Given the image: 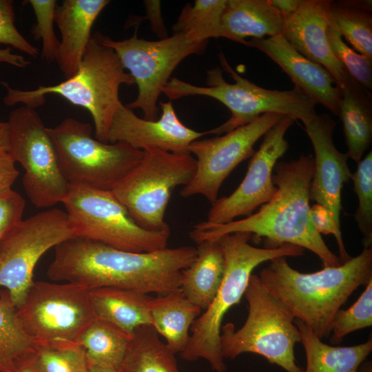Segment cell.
Listing matches in <instances>:
<instances>
[{"label": "cell", "instance_id": "cell-7", "mask_svg": "<svg viewBox=\"0 0 372 372\" xmlns=\"http://www.w3.org/2000/svg\"><path fill=\"white\" fill-rule=\"evenodd\" d=\"M244 296L248 315L243 325L238 329L232 323L221 327L223 358L256 353L287 372H302L294 354L295 345L300 342L301 337L293 315L267 291L257 275L250 276Z\"/></svg>", "mask_w": 372, "mask_h": 372}, {"label": "cell", "instance_id": "cell-43", "mask_svg": "<svg viewBox=\"0 0 372 372\" xmlns=\"http://www.w3.org/2000/svg\"><path fill=\"white\" fill-rule=\"evenodd\" d=\"M275 8L285 19L298 9L300 0H269Z\"/></svg>", "mask_w": 372, "mask_h": 372}, {"label": "cell", "instance_id": "cell-40", "mask_svg": "<svg viewBox=\"0 0 372 372\" xmlns=\"http://www.w3.org/2000/svg\"><path fill=\"white\" fill-rule=\"evenodd\" d=\"M310 216L314 228L320 234H332L335 237L340 263L349 260L351 257L346 250L341 228L337 226L330 211L325 207L316 203L310 208Z\"/></svg>", "mask_w": 372, "mask_h": 372}, {"label": "cell", "instance_id": "cell-39", "mask_svg": "<svg viewBox=\"0 0 372 372\" xmlns=\"http://www.w3.org/2000/svg\"><path fill=\"white\" fill-rule=\"evenodd\" d=\"M25 207L23 196L13 189L0 196V240L23 220Z\"/></svg>", "mask_w": 372, "mask_h": 372}, {"label": "cell", "instance_id": "cell-45", "mask_svg": "<svg viewBox=\"0 0 372 372\" xmlns=\"http://www.w3.org/2000/svg\"><path fill=\"white\" fill-rule=\"evenodd\" d=\"M30 357L19 364L16 372H40L33 364Z\"/></svg>", "mask_w": 372, "mask_h": 372}, {"label": "cell", "instance_id": "cell-15", "mask_svg": "<svg viewBox=\"0 0 372 372\" xmlns=\"http://www.w3.org/2000/svg\"><path fill=\"white\" fill-rule=\"evenodd\" d=\"M284 116L266 113L223 136L193 141L188 151L196 157V172L190 182L180 189V195L183 198L202 195L214 203L230 173L253 156L255 143Z\"/></svg>", "mask_w": 372, "mask_h": 372}, {"label": "cell", "instance_id": "cell-36", "mask_svg": "<svg viewBox=\"0 0 372 372\" xmlns=\"http://www.w3.org/2000/svg\"><path fill=\"white\" fill-rule=\"evenodd\" d=\"M36 17V25L32 30L35 39L42 42L41 58L46 61H56L60 47L54 24L55 10L57 6L55 0H28Z\"/></svg>", "mask_w": 372, "mask_h": 372}, {"label": "cell", "instance_id": "cell-4", "mask_svg": "<svg viewBox=\"0 0 372 372\" xmlns=\"http://www.w3.org/2000/svg\"><path fill=\"white\" fill-rule=\"evenodd\" d=\"M248 232L226 234L217 239L225 258V272L220 287L210 305L194 322L185 349L180 353L187 361L207 360L215 372H225L220 335L225 315L244 296L254 269L262 262L278 257L302 256L304 249L290 244L274 247H256L249 244Z\"/></svg>", "mask_w": 372, "mask_h": 372}, {"label": "cell", "instance_id": "cell-26", "mask_svg": "<svg viewBox=\"0 0 372 372\" xmlns=\"http://www.w3.org/2000/svg\"><path fill=\"white\" fill-rule=\"evenodd\" d=\"M152 326L174 353H181L187 347L189 331L200 315L201 309L192 302L180 289L158 297L149 302Z\"/></svg>", "mask_w": 372, "mask_h": 372}, {"label": "cell", "instance_id": "cell-25", "mask_svg": "<svg viewBox=\"0 0 372 372\" xmlns=\"http://www.w3.org/2000/svg\"><path fill=\"white\" fill-rule=\"evenodd\" d=\"M196 256L182 271L180 290L201 310L213 301L223 278L225 258L218 240L198 243Z\"/></svg>", "mask_w": 372, "mask_h": 372}, {"label": "cell", "instance_id": "cell-44", "mask_svg": "<svg viewBox=\"0 0 372 372\" xmlns=\"http://www.w3.org/2000/svg\"><path fill=\"white\" fill-rule=\"evenodd\" d=\"M9 147V127L8 122L0 121V153L8 152Z\"/></svg>", "mask_w": 372, "mask_h": 372}, {"label": "cell", "instance_id": "cell-35", "mask_svg": "<svg viewBox=\"0 0 372 372\" xmlns=\"http://www.w3.org/2000/svg\"><path fill=\"white\" fill-rule=\"evenodd\" d=\"M372 326V280L348 309L338 310L331 328L330 342L339 344L348 334Z\"/></svg>", "mask_w": 372, "mask_h": 372}, {"label": "cell", "instance_id": "cell-31", "mask_svg": "<svg viewBox=\"0 0 372 372\" xmlns=\"http://www.w3.org/2000/svg\"><path fill=\"white\" fill-rule=\"evenodd\" d=\"M34 346L25 333L17 308L6 290L0 294V372H16L33 353Z\"/></svg>", "mask_w": 372, "mask_h": 372}, {"label": "cell", "instance_id": "cell-17", "mask_svg": "<svg viewBox=\"0 0 372 372\" xmlns=\"http://www.w3.org/2000/svg\"><path fill=\"white\" fill-rule=\"evenodd\" d=\"M161 116L147 120L136 116L122 103L110 121L107 143H123L142 151L159 149L176 154H189L190 144L206 135L185 126L177 116L171 101L159 103Z\"/></svg>", "mask_w": 372, "mask_h": 372}, {"label": "cell", "instance_id": "cell-23", "mask_svg": "<svg viewBox=\"0 0 372 372\" xmlns=\"http://www.w3.org/2000/svg\"><path fill=\"white\" fill-rule=\"evenodd\" d=\"M285 19L269 0H227L221 16L223 38L246 45L247 37L282 34Z\"/></svg>", "mask_w": 372, "mask_h": 372}, {"label": "cell", "instance_id": "cell-21", "mask_svg": "<svg viewBox=\"0 0 372 372\" xmlns=\"http://www.w3.org/2000/svg\"><path fill=\"white\" fill-rule=\"evenodd\" d=\"M108 0H64L57 5L54 21L61 32L56 62L65 79L77 71L92 39V26Z\"/></svg>", "mask_w": 372, "mask_h": 372}, {"label": "cell", "instance_id": "cell-46", "mask_svg": "<svg viewBox=\"0 0 372 372\" xmlns=\"http://www.w3.org/2000/svg\"><path fill=\"white\" fill-rule=\"evenodd\" d=\"M87 372H118L116 369L106 368L88 362Z\"/></svg>", "mask_w": 372, "mask_h": 372}, {"label": "cell", "instance_id": "cell-2", "mask_svg": "<svg viewBox=\"0 0 372 372\" xmlns=\"http://www.w3.org/2000/svg\"><path fill=\"white\" fill-rule=\"evenodd\" d=\"M313 170L311 154L277 162L273 173L277 190L258 211L225 224L198 223L192 227L189 237L198 244L229 234L248 232L253 238H265L266 247L293 245L315 254L324 267L340 265L339 258L329 249L311 220L309 189Z\"/></svg>", "mask_w": 372, "mask_h": 372}, {"label": "cell", "instance_id": "cell-38", "mask_svg": "<svg viewBox=\"0 0 372 372\" xmlns=\"http://www.w3.org/2000/svg\"><path fill=\"white\" fill-rule=\"evenodd\" d=\"M13 1L0 0V45H7L35 57L39 49L28 42L15 26Z\"/></svg>", "mask_w": 372, "mask_h": 372}, {"label": "cell", "instance_id": "cell-8", "mask_svg": "<svg viewBox=\"0 0 372 372\" xmlns=\"http://www.w3.org/2000/svg\"><path fill=\"white\" fill-rule=\"evenodd\" d=\"M48 132L62 174L70 185L112 190L141 161L143 151L123 143L101 142L92 127L67 118Z\"/></svg>", "mask_w": 372, "mask_h": 372}, {"label": "cell", "instance_id": "cell-34", "mask_svg": "<svg viewBox=\"0 0 372 372\" xmlns=\"http://www.w3.org/2000/svg\"><path fill=\"white\" fill-rule=\"evenodd\" d=\"M357 164L351 176L358 200L354 217L362 236L364 248H367L372 245V152Z\"/></svg>", "mask_w": 372, "mask_h": 372}, {"label": "cell", "instance_id": "cell-47", "mask_svg": "<svg viewBox=\"0 0 372 372\" xmlns=\"http://www.w3.org/2000/svg\"><path fill=\"white\" fill-rule=\"evenodd\" d=\"M356 372H372V362L371 360L364 361Z\"/></svg>", "mask_w": 372, "mask_h": 372}, {"label": "cell", "instance_id": "cell-27", "mask_svg": "<svg viewBox=\"0 0 372 372\" xmlns=\"http://www.w3.org/2000/svg\"><path fill=\"white\" fill-rule=\"evenodd\" d=\"M306 355V368L302 372H356L372 351V338L353 346L329 345L309 327L295 319Z\"/></svg>", "mask_w": 372, "mask_h": 372}, {"label": "cell", "instance_id": "cell-22", "mask_svg": "<svg viewBox=\"0 0 372 372\" xmlns=\"http://www.w3.org/2000/svg\"><path fill=\"white\" fill-rule=\"evenodd\" d=\"M339 114L349 158L358 163L372 142V94L346 70L339 85Z\"/></svg>", "mask_w": 372, "mask_h": 372}, {"label": "cell", "instance_id": "cell-5", "mask_svg": "<svg viewBox=\"0 0 372 372\" xmlns=\"http://www.w3.org/2000/svg\"><path fill=\"white\" fill-rule=\"evenodd\" d=\"M6 90L3 101L11 106L18 103L35 107L45 101V96L56 94L70 103L87 110L94 124V137L107 143V133L118 105L121 85H131L134 79L125 70L116 53L101 43L94 34L84 52L76 72L55 85H39L21 90L1 81Z\"/></svg>", "mask_w": 372, "mask_h": 372}, {"label": "cell", "instance_id": "cell-41", "mask_svg": "<svg viewBox=\"0 0 372 372\" xmlns=\"http://www.w3.org/2000/svg\"><path fill=\"white\" fill-rule=\"evenodd\" d=\"M15 162L8 152L0 153V196L11 190L19 176Z\"/></svg>", "mask_w": 372, "mask_h": 372}, {"label": "cell", "instance_id": "cell-16", "mask_svg": "<svg viewBox=\"0 0 372 372\" xmlns=\"http://www.w3.org/2000/svg\"><path fill=\"white\" fill-rule=\"evenodd\" d=\"M294 121L284 116L266 132L259 149L251 156L242 181L230 195L218 198L211 204L205 221L225 224L237 217L250 216L273 197L277 190L273 182V169L289 148L285 136Z\"/></svg>", "mask_w": 372, "mask_h": 372}, {"label": "cell", "instance_id": "cell-14", "mask_svg": "<svg viewBox=\"0 0 372 372\" xmlns=\"http://www.w3.org/2000/svg\"><path fill=\"white\" fill-rule=\"evenodd\" d=\"M76 237L67 213L52 208L22 220L0 240V287L20 307L34 282V268L52 247Z\"/></svg>", "mask_w": 372, "mask_h": 372}, {"label": "cell", "instance_id": "cell-1", "mask_svg": "<svg viewBox=\"0 0 372 372\" xmlns=\"http://www.w3.org/2000/svg\"><path fill=\"white\" fill-rule=\"evenodd\" d=\"M54 251L47 271L52 280L158 295L180 289L182 271L196 256L192 246L137 253L80 237L62 242Z\"/></svg>", "mask_w": 372, "mask_h": 372}, {"label": "cell", "instance_id": "cell-42", "mask_svg": "<svg viewBox=\"0 0 372 372\" xmlns=\"http://www.w3.org/2000/svg\"><path fill=\"white\" fill-rule=\"evenodd\" d=\"M6 63L19 68H24L30 64L21 54L12 53L11 48H0V64Z\"/></svg>", "mask_w": 372, "mask_h": 372}, {"label": "cell", "instance_id": "cell-18", "mask_svg": "<svg viewBox=\"0 0 372 372\" xmlns=\"http://www.w3.org/2000/svg\"><path fill=\"white\" fill-rule=\"evenodd\" d=\"M314 150V170L309 199L325 207L339 228L344 184L351 179L349 157L335 146L333 134L336 122L326 114H317L303 123Z\"/></svg>", "mask_w": 372, "mask_h": 372}, {"label": "cell", "instance_id": "cell-33", "mask_svg": "<svg viewBox=\"0 0 372 372\" xmlns=\"http://www.w3.org/2000/svg\"><path fill=\"white\" fill-rule=\"evenodd\" d=\"M40 372H87L88 362L79 344L34 346L30 357Z\"/></svg>", "mask_w": 372, "mask_h": 372}, {"label": "cell", "instance_id": "cell-30", "mask_svg": "<svg viewBox=\"0 0 372 372\" xmlns=\"http://www.w3.org/2000/svg\"><path fill=\"white\" fill-rule=\"evenodd\" d=\"M131 336L96 318L82 334L78 344L84 349L89 363L118 371Z\"/></svg>", "mask_w": 372, "mask_h": 372}, {"label": "cell", "instance_id": "cell-29", "mask_svg": "<svg viewBox=\"0 0 372 372\" xmlns=\"http://www.w3.org/2000/svg\"><path fill=\"white\" fill-rule=\"evenodd\" d=\"M329 24L358 53L372 60L371 0H329Z\"/></svg>", "mask_w": 372, "mask_h": 372}, {"label": "cell", "instance_id": "cell-37", "mask_svg": "<svg viewBox=\"0 0 372 372\" xmlns=\"http://www.w3.org/2000/svg\"><path fill=\"white\" fill-rule=\"evenodd\" d=\"M327 37L329 47L347 71L362 86L372 90V60L356 52L342 39L340 34L329 25Z\"/></svg>", "mask_w": 372, "mask_h": 372}, {"label": "cell", "instance_id": "cell-32", "mask_svg": "<svg viewBox=\"0 0 372 372\" xmlns=\"http://www.w3.org/2000/svg\"><path fill=\"white\" fill-rule=\"evenodd\" d=\"M226 1L196 0L193 6L186 4L172 26L174 34L180 33L189 43L223 37L220 21Z\"/></svg>", "mask_w": 372, "mask_h": 372}, {"label": "cell", "instance_id": "cell-3", "mask_svg": "<svg viewBox=\"0 0 372 372\" xmlns=\"http://www.w3.org/2000/svg\"><path fill=\"white\" fill-rule=\"evenodd\" d=\"M269 262L258 276L262 286L321 340L329 337L333 318L349 296L372 280V247L313 273L294 269L287 257Z\"/></svg>", "mask_w": 372, "mask_h": 372}, {"label": "cell", "instance_id": "cell-12", "mask_svg": "<svg viewBox=\"0 0 372 372\" xmlns=\"http://www.w3.org/2000/svg\"><path fill=\"white\" fill-rule=\"evenodd\" d=\"M8 153L25 173L23 187L30 202L38 208L63 203L70 184L61 170L48 127L35 109L23 105L9 115Z\"/></svg>", "mask_w": 372, "mask_h": 372}, {"label": "cell", "instance_id": "cell-9", "mask_svg": "<svg viewBox=\"0 0 372 372\" xmlns=\"http://www.w3.org/2000/svg\"><path fill=\"white\" fill-rule=\"evenodd\" d=\"M196 168V159L190 154L145 150L141 161L111 192L140 227L169 231L165 214L172 193L190 182Z\"/></svg>", "mask_w": 372, "mask_h": 372}, {"label": "cell", "instance_id": "cell-6", "mask_svg": "<svg viewBox=\"0 0 372 372\" xmlns=\"http://www.w3.org/2000/svg\"><path fill=\"white\" fill-rule=\"evenodd\" d=\"M218 57L222 68L217 67L207 72V86L195 85L173 77L163 90L171 100L205 96L218 101L229 110L230 118L206 131V135L225 134L266 113L289 116L303 123L317 115L316 104L296 87L284 91L261 87L236 72L223 53L220 52Z\"/></svg>", "mask_w": 372, "mask_h": 372}, {"label": "cell", "instance_id": "cell-13", "mask_svg": "<svg viewBox=\"0 0 372 372\" xmlns=\"http://www.w3.org/2000/svg\"><path fill=\"white\" fill-rule=\"evenodd\" d=\"M95 34L101 43L116 53L138 86L136 99L125 106L140 109L147 120L157 119L158 97L174 70L188 56L203 53L207 43H189L180 33L157 41L139 39L136 32L122 41Z\"/></svg>", "mask_w": 372, "mask_h": 372}, {"label": "cell", "instance_id": "cell-28", "mask_svg": "<svg viewBox=\"0 0 372 372\" xmlns=\"http://www.w3.org/2000/svg\"><path fill=\"white\" fill-rule=\"evenodd\" d=\"M152 325L135 329L118 372H180L176 358Z\"/></svg>", "mask_w": 372, "mask_h": 372}, {"label": "cell", "instance_id": "cell-20", "mask_svg": "<svg viewBox=\"0 0 372 372\" xmlns=\"http://www.w3.org/2000/svg\"><path fill=\"white\" fill-rule=\"evenodd\" d=\"M329 3V0H300L296 11L285 19L281 34L300 54L327 69L340 85L346 69L327 41Z\"/></svg>", "mask_w": 372, "mask_h": 372}, {"label": "cell", "instance_id": "cell-24", "mask_svg": "<svg viewBox=\"0 0 372 372\" xmlns=\"http://www.w3.org/2000/svg\"><path fill=\"white\" fill-rule=\"evenodd\" d=\"M97 319L116 327L132 335L136 329L152 325L149 311L152 296L138 291L101 287L90 291Z\"/></svg>", "mask_w": 372, "mask_h": 372}, {"label": "cell", "instance_id": "cell-11", "mask_svg": "<svg viewBox=\"0 0 372 372\" xmlns=\"http://www.w3.org/2000/svg\"><path fill=\"white\" fill-rule=\"evenodd\" d=\"M90 291L70 282H34L17 308L21 325L34 346L78 344L96 319Z\"/></svg>", "mask_w": 372, "mask_h": 372}, {"label": "cell", "instance_id": "cell-10", "mask_svg": "<svg viewBox=\"0 0 372 372\" xmlns=\"http://www.w3.org/2000/svg\"><path fill=\"white\" fill-rule=\"evenodd\" d=\"M63 203L76 237L131 252L167 247L170 230L152 231L140 227L111 190L70 185Z\"/></svg>", "mask_w": 372, "mask_h": 372}, {"label": "cell", "instance_id": "cell-19", "mask_svg": "<svg viewBox=\"0 0 372 372\" xmlns=\"http://www.w3.org/2000/svg\"><path fill=\"white\" fill-rule=\"evenodd\" d=\"M246 45L267 55L289 76L294 87L316 105L320 104L338 116L341 93L336 81L322 65L296 50L281 34L252 39L247 41Z\"/></svg>", "mask_w": 372, "mask_h": 372}]
</instances>
